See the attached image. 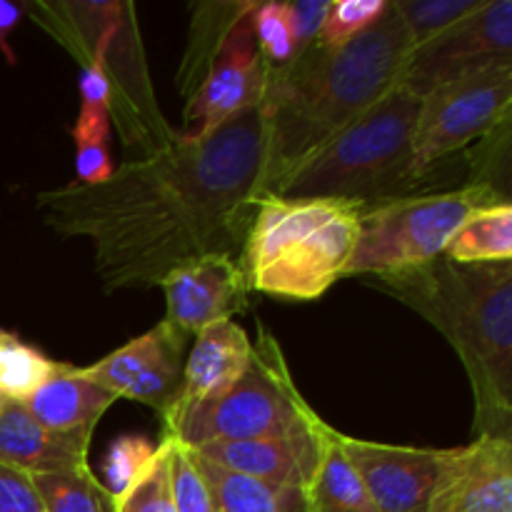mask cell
Segmentation results:
<instances>
[{"label":"cell","instance_id":"obj_1","mask_svg":"<svg viewBox=\"0 0 512 512\" xmlns=\"http://www.w3.org/2000/svg\"><path fill=\"white\" fill-rule=\"evenodd\" d=\"M265 108L248 110L200 140L125 160L105 183L43 190L40 218L65 238H85L105 293L163 283L205 255L238 258L263 195Z\"/></svg>","mask_w":512,"mask_h":512},{"label":"cell","instance_id":"obj_2","mask_svg":"<svg viewBox=\"0 0 512 512\" xmlns=\"http://www.w3.org/2000/svg\"><path fill=\"white\" fill-rule=\"evenodd\" d=\"M410 50L403 18L388 0L378 23L345 48L323 50L313 43L285 73L268 75L263 195L273 193L285 175L393 90Z\"/></svg>","mask_w":512,"mask_h":512},{"label":"cell","instance_id":"obj_3","mask_svg":"<svg viewBox=\"0 0 512 512\" xmlns=\"http://www.w3.org/2000/svg\"><path fill=\"white\" fill-rule=\"evenodd\" d=\"M440 330L458 353L475 400V438L512 440V263L435 258L365 280Z\"/></svg>","mask_w":512,"mask_h":512},{"label":"cell","instance_id":"obj_4","mask_svg":"<svg viewBox=\"0 0 512 512\" xmlns=\"http://www.w3.org/2000/svg\"><path fill=\"white\" fill-rule=\"evenodd\" d=\"M365 205L338 198H258L238 265L250 293L318 300L345 278Z\"/></svg>","mask_w":512,"mask_h":512},{"label":"cell","instance_id":"obj_5","mask_svg":"<svg viewBox=\"0 0 512 512\" xmlns=\"http://www.w3.org/2000/svg\"><path fill=\"white\" fill-rule=\"evenodd\" d=\"M420 98L395 85L373 108L335 133L305 158L273 195L283 198H338L360 205L413 195V135Z\"/></svg>","mask_w":512,"mask_h":512},{"label":"cell","instance_id":"obj_6","mask_svg":"<svg viewBox=\"0 0 512 512\" xmlns=\"http://www.w3.org/2000/svg\"><path fill=\"white\" fill-rule=\"evenodd\" d=\"M315 418L318 413L300 395L283 348L260 323L245 373L228 390L185 413L163 435L198 450L210 443H238L288 433Z\"/></svg>","mask_w":512,"mask_h":512},{"label":"cell","instance_id":"obj_7","mask_svg":"<svg viewBox=\"0 0 512 512\" xmlns=\"http://www.w3.org/2000/svg\"><path fill=\"white\" fill-rule=\"evenodd\" d=\"M490 203L510 200L480 185H463L445 193H413L368 205L360 215L358 243L345 278L403 273L440 258L465 218Z\"/></svg>","mask_w":512,"mask_h":512},{"label":"cell","instance_id":"obj_8","mask_svg":"<svg viewBox=\"0 0 512 512\" xmlns=\"http://www.w3.org/2000/svg\"><path fill=\"white\" fill-rule=\"evenodd\" d=\"M510 108L512 63L488 65L430 90L420 98L413 135L415 178L423 183L440 160L478 143L510 118Z\"/></svg>","mask_w":512,"mask_h":512},{"label":"cell","instance_id":"obj_9","mask_svg":"<svg viewBox=\"0 0 512 512\" xmlns=\"http://www.w3.org/2000/svg\"><path fill=\"white\" fill-rule=\"evenodd\" d=\"M100 43L110 88V120L118 128L125 148L133 150V160L168 148L180 133L170 128L155 100L133 3H118L100 35Z\"/></svg>","mask_w":512,"mask_h":512},{"label":"cell","instance_id":"obj_10","mask_svg":"<svg viewBox=\"0 0 512 512\" xmlns=\"http://www.w3.org/2000/svg\"><path fill=\"white\" fill-rule=\"evenodd\" d=\"M512 63V0H483L463 20L410 50L398 85L425 98L438 85Z\"/></svg>","mask_w":512,"mask_h":512},{"label":"cell","instance_id":"obj_11","mask_svg":"<svg viewBox=\"0 0 512 512\" xmlns=\"http://www.w3.org/2000/svg\"><path fill=\"white\" fill-rule=\"evenodd\" d=\"M253 5L250 3L228 30L203 83L185 103L180 138L200 140L228 120L263 105L268 93V68L255 38Z\"/></svg>","mask_w":512,"mask_h":512},{"label":"cell","instance_id":"obj_12","mask_svg":"<svg viewBox=\"0 0 512 512\" xmlns=\"http://www.w3.org/2000/svg\"><path fill=\"white\" fill-rule=\"evenodd\" d=\"M185 340L188 335L160 320L153 330L80 370L118 400L143 403L163 418L183 383Z\"/></svg>","mask_w":512,"mask_h":512},{"label":"cell","instance_id":"obj_13","mask_svg":"<svg viewBox=\"0 0 512 512\" xmlns=\"http://www.w3.org/2000/svg\"><path fill=\"white\" fill-rule=\"evenodd\" d=\"M375 512H430L443 450L408 448L338 433Z\"/></svg>","mask_w":512,"mask_h":512},{"label":"cell","instance_id":"obj_14","mask_svg":"<svg viewBox=\"0 0 512 512\" xmlns=\"http://www.w3.org/2000/svg\"><path fill=\"white\" fill-rule=\"evenodd\" d=\"M160 288L165 293V323L188 338L250 308V288L238 258L230 255H205L183 263L165 275Z\"/></svg>","mask_w":512,"mask_h":512},{"label":"cell","instance_id":"obj_15","mask_svg":"<svg viewBox=\"0 0 512 512\" xmlns=\"http://www.w3.org/2000/svg\"><path fill=\"white\" fill-rule=\"evenodd\" d=\"M330 425L323 418L288 433L238 443H210L195 453L233 473L263 480L270 485L305 490L318 473L328 443Z\"/></svg>","mask_w":512,"mask_h":512},{"label":"cell","instance_id":"obj_16","mask_svg":"<svg viewBox=\"0 0 512 512\" xmlns=\"http://www.w3.org/2000/svg\"><path fill=\"white\" fill-rule=\"evenodd\" d=\"M430 512H512V440L473 438L443 450Z\"/></svg>","mask_w":512,"mask_h":512},{"label":"cell","instance_id":"obj_17","mask_svg":"<svg viewBox=\"0 0 512 512\" xmlns=\"http://www.w3.org/2000/svg\"><path fill=\"white\" fill-rule=\"evenodd\" d=\"M195 343L183 368L178 398L163 415V428H173L185 413L228 390L245 373L253 355V340L235 320H220L193 335Z\"/></svg>","mask_w":512,"mask_h":512},{"label":"cell","instance_id":"obj_18","mask_svg":"<svg viewBox=\"0 0 512 512\" xmlns=\"http://www.w3.org/2000/svg\"><path fill=\"white\" fill-rule=\"evenodd\" d=\"M88 438L53 433L25 410L8 400L0 410V463L25 475H48L88 465Z\"/></svg>","mask_w":512,"mask_h":512},{"label":"cell","instance_id":"obj_19","mask_svg":"<svg viewBox=\"0 0 512 512\" xmlns=\"http://www.w3.org/2000/svg\"><path fill=\"white\" fill-rule=\"evenodd\" d=\"M118 403L113 393L100 388L83 370L68 363H60L53 378L40 385L28 400H23L25 410L38 423L53 433L93 438L100 418Z\"/></svg>","mask_w":512,"mask_h":512},{"label":"cell","instance_id":"obj_20","mask_svg":"<svg viewBox=\"0 0 512 512\" xmlns=\"http://www.w3.org/2000/svg\"><path fill=\"white\" fill-rule=\"evenodd\" d=\"M193 453L195 465L213 495L215 512H305V490L270 485L248 475L233 473Z\"/></svg>","mask_w":512,"mask_h":512},{"label":"cell","instance_id":"obj_21","mask_svg":"<svg viewBox=\"0 0 512 512\" xmlns=\"http://www.w3.org/2000/svg\"><path fill=\"white\" fill-rule=\"evenodd\" d=\"M248 5L250 0H233V3L215 0V3L193 5L188 48H185L183 63H180L178 70V88L185 100L203 83L205 73H208L210 63L218 55L225 35H228V30L233 28V23L243 15Z\"/></svg>","mask_w":512,"mask_h":512},{"label":"cell","instance_id":"obj_22","mask_svg":"<svg viewBox=\"0 0 512 512\" xmlns=\"http://www.w3.org/2000/svg\"><path fill=\"white\" fill-rule=\"evenodd\" d=\"M305 508V512H375L373 500L345 455L335 428L328 433L318 473L305 488Z\"/></svg>","mask_w":512,"mask_h":512},{"label":"cell","instance_id":"obj_23","mask_svg":"<svg viewBox=\"0 0 512 512\" xmlns=\"http://www.w3.org/2000/svg\"><path fill=\"white\" fill-rule=\"evenodd\" d=\"M443 258L460 265L512 263V203L473 210L450 238Z\"/></svg>","mask_w":512,"mask_h":512},{"label":"cell","instance_id":"obj_24","mask_svg":"<svg viewBox=\"0 0 512 512\" xmlns=\"http://www.w3.org/2000/svg\"><path fill=\"white\" fill-rule=\"evenodd\" d=\"M33 485L45 512H115V498L85 468L33 475Z\"/></svg>","mask_w":512,"mask_h":512},{"label":"cell","instance_id":"obj_25","mask_svg":"<svg viewBox=\"0 0 512 512\" xmlns=\"http://www.w3.org/2000/svg\"><path fill=\"white\" fill-rule=\"evenodd\" d=\"M58 365L15 333L0 330V395L8 400H28L40 385L53 378Z\"/></svg>","mask_w":512,"mask_h":512},{"label":"cell","instance_id":"obj_26","mask_svg":"<svg viewBox=\"0 0 512 512\" xmlns=\"http://www.w3.org/2000/svg\"><path fill=\"white\" fill-rule=\"evenodd\" d=\"M110 135V113L108 110L80 108L78 123H75V180L78 185L105 183L113 175L115 165L108 153Z\"/></svg>","mask_w":512,"mask_h":512},{"label":"cell","instance_id":"obj_27","mask_svg":"<svg viewBox=\"0 0 512 512\" xmlns=\"http://www.w3.org/2000/svg\"><path fill=\"white\" fill-rule=\"evenodd\" d=\"M253 28L268 75L285 73L300 58L288 3H255Z\"/></svg>","mask_w":512,"mask_h":512},{"label":"cell","instance_id":"obj_28","mask_svg":"<svg viewBox=\"0 0 512 512\" xmlns=\"http://www.w3.org/2000/svg\"><path fill=\"white\" fill-rule=\"evenodd\" d=\"M403 18L413 48L428 43L435 35L453 28L458 20L473 13L483 0H393Z\"/></svg>","mask_w":512,"mask_h":512},{"label":"cell","instance_id":"obj_29","mask_svg":"<svg viewBox=\"0 0 512 512\" xmlns=\"http://www.w3.org/2000/svg\"><path fill=\"white\" fill-rule=\"evenodd\" d=\"M115 512H178L170 488L168 445L160 443L140 478L115 498Z\"/></svg>","mask_w":512,"mask_h":512},{"label":"cell","instance_id":"obj_30","mask_svg":"<svg viewBox=\"0 0 512 512\" xmlns=\"http://www.w3.org/2000/svg\"><path fill=\"white\" fill-rule=\"evenodd\" d=\"M388 8V0H338L328 5L315 45L323 50L345 48L350 40L363 35L378 23Z\"/></svg>","mask_w":512,"mask_h":512},{"label":"cell","instance_id":"obj_31","mask_svg":"<svg viewBox=\"0 0 512 512\" xmlns=\"http://www.w3.org/2000/svg\"><path fill=\"white\" fill-rule=\"evenodd\" d=\"M473 145V173L468 185H480L510 200V118Z\"/></svg>","mask_w":512,"mask_h":512},{"label":"cell","instance_id":"obj_32","mask_svg":"<svg viewBox=\"0 0 512 512\" xmlns=\"http://www.w3.org/2000/svg\"><path fill=\"white\" fill-rule=\"evenodd\" d=\"M163 443L168 445L170 460V488H173V500L178 512H215L213 495L195 465L193 453L185 448L180 440L163 435Z\"/></svg>","mask_w":512,"mask_h":512},{"label":"cell","instance_id":"obj_33","mask_svg":"<svg viewBox=\"0 0 512 512\" xmlns=\"http://www.w3.org/2000/svg\"><path fill=\"white\" fill-rule=\"evenodd\" d=\"M155 445L150 443L143 435H123V438L115 440L110 445L108 455L103 460V475L105 480L100 483L105 485L113 498L123 495L135 480L140 478L145 468L150 465V460L155 458Z\"/></svg>","mask_w":512,"mask_h":512},{"label":"cell","instance_id":"obj_34","mask_svg":"<svg viewBox=\"0 0 512 512\" xmlns=\"http://www.w3.org/2000/svg\"><path fill=\"white\" fill-rule=\"evenodd\" d=\"M0 512H45L33 478L0 463Z\"/></svg>","mask_w":512,"mask_h":512},{"label":"cell","instance_id":"obj_35","mask_svg":"<svg viewBox=\"0 0 512 512\" xmlns=\"http://www.w3.org/2000/svg\"><path fill=\"white\" fill-rule=\"evenodd\" d=\"M328 5V0H300V3H288L300 58H303V55L313 48L315 40H318L320 25H323L325 13H328Z\"/></svg>","mask_w":512,"mask_h":512},{"label":"cell","instance_id":"obj_36","mask_svg":"<svg viewBox=\"0 0 512 512\" xmlns=\"http://www.w3.org/2000/svg\"><path fill=\"white\" fill-rule=\"evenodd\" d=\"M28 13V3H8V0H0V53L5 55V63L15 65V50L10 48L8 38L15 28L20 25V20Z\"/></svg>","mask_w":512,"mask_h":512},{"label":"cell","instance_id":"obj_37","mask_svg":"<svg viewBox=\"0 0 512 512\" xmlns=\"http://www.w3.org/2000/svg\"><path fill=\"white\" fill-rule=\"evenodd\" d=\"M5 403H8V398H5V395H0V410H3Z\"/></svg>","mask_w":512,"mask_h":512}]
</instances>
